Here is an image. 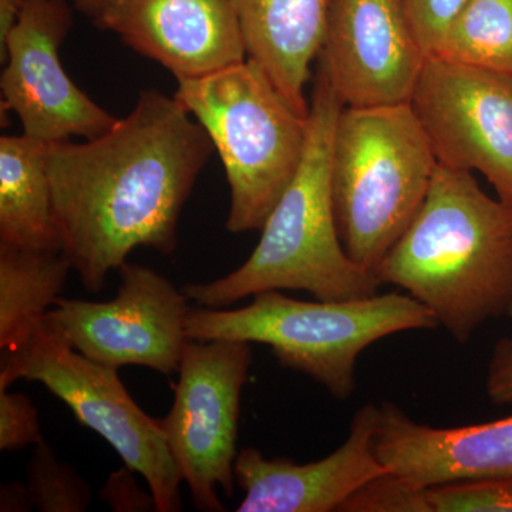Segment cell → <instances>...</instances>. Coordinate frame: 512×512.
Instances as JSON below:
<instances>
[{"mask_svg": "<svg viewBox=\"0 0 512 512\" xmlns=\"http://www.w3.org/2000/svg\"><path fill=\"white\" fill-rule=\"evenodd\" d=\"M207 131L173 97L140 93L103 136L46 143L63 254L89 292L136 248L171 255L181 211L210 158Z\"/></svg>", "mask_w": 512, "mask_h": 512, "instance_id": "6da1fadb", "label": "cell"}, {"mask_svg": "<svg viewBox=\"0 0 512 512\" xmlns=\"http://www.w3.org/2000/svg\"><path fill=\"white\" fill-rule=\"evenodd\" d=\"M464 345L512 309V205L491 198L473 173L437 164L416 217L377 266Z\"/></svg>", "mask_w": 512, "mask_h": 512, "instance_id": "7a4b0ae2", "label": "cell"}, {"mask_svg": "<svg viewBox=\"0 0 512 512\" xmlns=\"http://www.w3.org/2000/svg\"><path fill=\"white\" fill-rule=\"evenodd\" d=\"M345 104L318 64L309 110L308 141L298 173L261 229L247 261L208 284L184 286L202 308L222 309L266 291H306L319 301L376 295L373 272L348 255L336 224L332 147Z\"/></svg>", "mask_w": 512, "mask_h": 512, "instance_id": "3957f363", "label": "cell"}, {"mask_svg": "<svg viewBox=\"0 0 512 512\" xmlns=\"http://www.w3.org/2000/svg\"><path fill=\"white\" fill-rule=\"evenodd\" d=\"M252 298L244 308L191 309L188 338L269 346L279 365L311 377L338 400L355 393L357 359L373 343L439 326L433 313L406 292L350 301H298L281 291Z\"/></svg>", "mask_w": 512, "mask_h": 512, "instance_id": "277c9868", "label": "cell"}, {"mask_svg": "<svg viewBox=\"0 0 512 512\" xmlns=\"http://www.w3.org/2000/svg\"><path fill=\"white\" fill-rule=\"evenodd\" d=\"M437 164L410 104L343 107L333 134V205L357 265L375 274L419 212Z\"/></svg>", "mask_w": 512, "mask_h": 512, "instance_id": "5b68a950", "label": "cell"}, {"mask_svg": "<svg viewBox=\"0 0 512 512\" xmlns=\"http://www.w3.org/2000/svg\"><path fill=\"white\" fill-rule=\"evenodd\" d=\"M174 99L207 131L227 174L231 234L261 231L305 153L309 116L251 59L181 80Z\"/></svg>", "mask_w": 512, "mask_h": 512, "instance_id": "8992f818", "label": "cell"}, {"mask_svg": "<svg viewBox=\"0 0 512 512\" xmlns=\"http://www.w3.org/2000/svg\"><path fill=\"white\" fill-rule=\"evenodd\" d=\"M0 369V389L18 380L43 384L84 427L96 431L146 480L158 512L183 507L180 471L165 443L158 419L148 416L127 392L116 367L101 365L73 349L43 320Z\"/></svg>", "mask_w": 512, "mask_h": 512, "instance_id": "52a82bcc", "label": "cell"}, {"mask_svg": "<svg viewBox=\"0 0 512 512\" xmlns=\"http://www.w3.org/2000/svg\"><path fill=\"white\" fill-rule=\"evenodd\" d=\"M252 365L251 343L188 340L170 413L158 419L195 508L224 511L218 488L232 497L241 394Z\"/></svg>", "mask_w": 512, "mask_h": 512, "instance_id": "ba28073f", "label": "cell"}, {"mask_svg": "<svg viewBox=\"0 0 512 512\" xmlns=\"http://www.w3.org/2000/svg\"><path fill=\"white\" fill-rule=\"evenodd\" d=\"M119 292L109 302L57 299L45 323L73 349L101 365L144 366L178 373L191 308L184 289L147 266H120Z\"/></svg>", "mask_w": 512, "mask_h": 512, "instance_id": "9c48e42d", "label": "cell"}, {"mask_svg": "<svg viewBox=\"0 0 512 512\" xmlns=\"http://www.w3.org/2000/svg\"><path fill=\"white\" fill-rule=\"evenodd\" d=\"M410 106L437 163L483 174L512 205V74L427 57Z\"/></svg>", "mask_w": 512, "mask_h": 512, "instance_id": "30bf717a", "label": "cell"}, {"mask_svg": "<svg viewBox=\"0 0 512 512\" xmlns=\"http://www.w3.org/2000/svg\"><path fill=\"white\" fill-rule=\"evenodd\" d=\"M73 26L66 0H25L18 25L0 49L2 113L18 114L23 134L57 143L103 136L116 116L94 103L67 76L59 49Z\"/></svg>", "mask_w": 512, "mask_h": 512, "instance_id": "8fae6325", "label": "cell"}, {"mask_svg": "<svg viewBox=\"0 0 512 512\" xmlns=\"http://www.w3.org/2000/svg\"><path fill=\"white\" fill-rule=\"evenodd\" d=\"M426 59L404 0H332L318 64L345 107L410 104Z\"/></svg>", "mask_w": 512, "mask_h": 512, "instance_id": "7c38bea8", "label": "cell"}, {"mask_svg": "<svg viewBox=\"0 0 512 512\" xmlns=\"http://www.w3.org/2000/svg\"><path fill=\"white\" fill-rule=\"evenodd\" d=\"M90 18L177 82L248 59L232 0H100Z\"/></svg>", "mask_w": 512, "mask_h": 512, "instance_id": "4fadbf2b", "label": "cell"}, {"mask_svg": "<svg viewBox=\"0 0 512 512\" xmlns=\"http://www.w3.org/2000/svg\"><path fill=\"white\" fill-rule=\"evenodd\" d=\"M379 404L360 407L348 439L328 457L308 464L266 458L256 448L239 451L235 480L244 498L238 512L342 511L370 481L387 473L376 451Z\"/></svg>", "mask_w": 512, "mask_h": 512, "instance_id": "5bb4252c", "label": "cell"}, {"mask_svg": "<svg viewBox=\"0 0 512 512\" xmlns=\"http://www.w3.org/2000/svg\"><path fill=\"white\" fill-rule=\"evenodd\" d=\"M376 451L387 473L417 488L512 478V414L490 423L434 427L384 402Z\"/></svg>", "mask_w": 512, "mask_h": 512, "instance_id": "9a60e30c", "label": "cell"}, {"mask_svg": "<svg viewBox=\"0 0 512 512\" xmlns=\"http://www.w3.org/2000/svg\"><path fill=\"white\" fill-rule=\"evenodd\" d=\"M247 47L279 93L309 116L306 84L325 45L332 0H232Z\"/></svg>", "mask_w": 512, "mask_h": 512, "instance_id": "2e32d148", "label": "cell"}, {"mask_svg": "<svg viewBox=\"0 0 512 512\" xmlns=\"http://www.w3.org/2000/svg\"><path fill=\"white\" fill-rule=\"evenodd\" d=\"M0 247L63 251L46 165V143L0 138Z\"/></svg>", "mask_w": 512, "mask_h": 512, "instance_id": "e0dca14e", "label": "cell"}, {"mask_svg": "<svg viewBox=\"0 0 512 512\" xmlns=\"http://www.w3.org/2000/svg\"><path fill=\"white\" fill-rule=\"evenodd\" d=\"M73 271L63 251L0 247V348L13 350L40 328Z\"/></svg>", "mask_w": 512, "mask_h": 512, "instance_id": "ac0fdd59", "label": "cell"}, {"mask_svg": "<svg viewBox=\"0 0 512 512\" xmlns=\"http://www.w3.org/2000/svg\"><path fill=\"white\" fill-rule=\"evenodd\" d=\"M436 57L512 74V0H470Z\"/></svg>", "mask_w": 512, "mask_h": 512, "instance_id": "d6986e66", "label": "cell"}, {"mask_svg": "<svg viewBox=\"0 0 512 512\" xmlns=\"http://www.w3.org/2000/svg\"><path fill=\"white\" fill-rule=\"evenodd\" d=\"M28 464L30 503L42 512H83L92 490L69 464L56 457L45 440L35 444Z\"/></svg>", "mask_w": 512, "mask_h": 512, "instance_id": "ffe728a7", "label": "cell"}, {"mask_svg": "<svg viewBox=\"0 0 512 512\" xmlns=\"http://www.w3.org/2000/svg\"><path fill=\"white\" fill-rule=\"evenodd\" d=\"M429 512H512V478L426 488Z\"/></svg>", "mask_w": 512, "mask_h": 512, "instance_id": "44dd1931", "label": "cell"}, {"mask_svg": "<svg viewBox=\"0 0 512 512\" xmlns=\"http://www.w3.org/2000/svg\"><path fill=\"white\" fill-rule=\"evenodd\" d=\"M340 512H429L426 488L386 473L360 488Z\"/></svg>", "mask_w": 512, "mask_h": 512, "instance_id": "7402d4cb", "label": "cell"}, {"mask_svg": "<svg viewBox=\"0 0 512 512\" xmlns=\"http://www.w3.org/2000/svg\"><path fill=\"white\" fill-rule=\"evenodd\" d=\"M42 440L39 413L32 400L0 389V450L22 451Z\"/></svg>", "mask_w": 512, "mask_h": 512, "instance_id": "603a6c76", "label": "cell"}, {"mask_svg": "<svg viewBox=\"0 0 512 512\" xmlns=\"http://www.w3.org/2000/svg\"><path fill=\"white\" fill-rule=\"evenodd\" d=\"M468 2L470 0H404L424 55H437L448 29Z\"/></svg>", "mask_w": 512, "mask_h": 512, "instance_id": "cb8c5ba5", "label": "cell"}, {"mask_svg": "<svg viewBox=\"0 0 512 512\" xmlns=\"http://www.w3.org/2000/svg\"><path fill=\"white\" fill-rule=\"evenodd\" d=\"M133 474L134 471L127 466L111 474L101 491V498L114 511H157L153 494L141 491Z\"/></svg>", "mask_w": 512, "mask_h": 512, "instance_id": "d4e9b609", "label": "cell"}, {"mask_svg": "<svg viewBox=\"0 0 512 512\" xmlns=\"http://www.w3.org/2000/svg\"><path fill=\"white\" fill-rule=\"evenodd\" d=\"M485 390L488 399L497 406L512 404V338L495 343L487 367Z\"/></svg>", "mask_w": 512, "mask_h": 512, "instance_id": "484cf974", "label": "cell"}, {"mask_svg": "<svg viewBox=\"0 0 512 512\" xmlns=\"http://www.w3.org/2000/svg\"><path fill=\"white\" fill-rule=\"evenodd\" d=\"M23 3L25 0H0V49L5 46L10 32L18 25Z\"/></svg>", "mask_w": 512, "mask_h": 512, "instance_id": "4316f807", "label": "cell"}, {"mask_svg": "<svg viewBox=\"0 0 512 512\" xmlns=\"http://www.w3.org/2000/svg\"><path fill=\"white\" fill-rule=\"evenodd\" d=\"M28 485L10 484L2 488V511L32 510Z\"/></svg>", "mask_w": 512, "mask_h": 512, "instance_id": "83f0119b", "label": "cell"}, {"mask_svg": "<svg viewBox=\"0 0 512 512\" xmlns=\"http://www.w3.org/2000/svg\"><path fill=\"white\" fill-rule=\"evenodd\" d=\"M100 0H73L74 8L84 15L92 16L93 10L99 5Z\"/></svg>", "mask_w": 512, "mask_h": 512, "instance_id": "f1b7e54d", "label": "cell"}, {"mask_svg": "<svg viewBox=\"0 0 512 512\" xmlns=\"http://www.w3.org/2000/svg\"><path fill=\"white\" fill-rule=\"evenodd\" d=\"M508 316H510V318H512V309H511L510 315H508Z\"/></svg>", "mask_w": 512, "mask_h": 512, "instance_id": "f546056e", "label": "cell"}]
</instances>
